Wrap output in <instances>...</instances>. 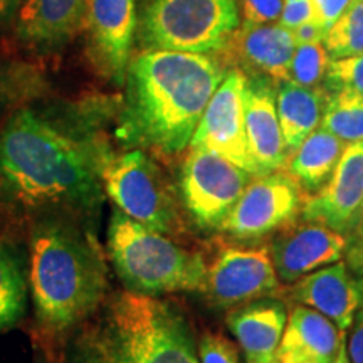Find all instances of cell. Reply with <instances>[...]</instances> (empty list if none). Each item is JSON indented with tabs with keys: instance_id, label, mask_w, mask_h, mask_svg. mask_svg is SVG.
Listing matches in <instances>:
<instances>
[{
	"instance_id": "obj_24",
	"label": "cell",
	"mask_w": 363,
	"mask_h": 363,
	"mask_svg": "<svg viewBox=\"0 0 363 363\" xmlns=\"http://www.w3.org/2000/svg\"><path fill=\"white\" fill-rule=\"evenodd\" d=\"M27 283L24 271L11 247L0 242V331L24 316Z\"/></svg>"
},
{
	"instance_id": "obj_27",
	"label": "cell",
	"mask_w": 363,
	"mask_h": 363,
	"mask_svg": "<svg viewBox=\"0 0 363 363\" xmlns=\"http://www.w3.org/2000/svg\"><path fill=\"white\" fill-rule=\"evenodd\" d=\"M330 61L331 57L323 43L299 44L289 62L288 81L306 88H316L325 79Z\"/></svg>"
},
{
	"instance_id": "obj_2",
	"label": "cell",
	"mask_w": 363,
	"mask_h": 363,
	"mask_svg": "<svg viewBox=\"0 0 363 363\" xmlns=\"http://www.w3.org/2000/svg\"><path fill=\"white\" fill-rule=\"evenodd\" d=\"M225 74L207 54L143 49L126 71L120 138L163 155L184 152Z\"/></svg>"
},
{
	"instance_id": "obj_1",
	"label": "cell",
	"mask_w": 363,
	"mask_h": 363,
	"mask_svg": "<svg viewBox=\"0 0 363 363\" xmlns=\"http://www.w3.org/2000/svg\"><path fill=\"white\" fill-rule=\"evenodd\" d=\"M111 153L30 108L0 128V219L17 224L65 217L89 225L103 202Z\"/></svg>"
},
{
	"instance_id": "obj_28",
	"label": "cell",
	"mask_w": 363,
	"mask_h": 363,
	"mask_svg": "<svg viewBox=\"0 0 363 363\" xmlns=\"http://www.w3.org/2000/svg\"><path fill=\"white\" fill-rule=\"evenodd\" d=\"M325 84L330 93L350 91L363 96V54L331 59L325 76Z\"/></svg>"
},
{
	"instance_id": "obj_3",
	"label": "cell",
	"mask_w": 363,
	"mask_h": 363,
	"mask_svg": "<svg viewBox=\"0 0 363 363\" xmlns=\"http://www.w3.org/2000/svg\"><path fill=\"white\" fill-rule=\"evenodd\" d=\"M88 225L65 217L35 222L29 239V286L35 323L49 342L62 338L101 305L108 278Z\"/></svg>"
},
{
	"instance_id": "obj_20",
	"label": "cell",
	"mask_w": 363,
	"mask_h": 363,
	"mask_svg": "<svg viewBox=\"0 0 363 363\" xmlns=\"http://www.w3.org/2000/svg\"><path fill=\"white\" fill-rule=\"evenodd\" d=\"M345 335L321 313L294 305L276 357L279 363H335Z\"/></svg>"
},
{
	"instance_id": "obj_14",
	"label": "cell",
	"mask_w": 363,
	"mask_h": 363,
	"mask_svg": "<svg viewBox=\"0 0 363 363\" xmlns=\"http://www.w3.org/2000/svg\"><path fill=\"white\" fill-rule=\"evenodd\" d=\"M301 216L340 234L357 229L363 216V142L347 145L325 187L305 197Z\"/></svg>"
},
{
	"instance_id": "obj_34",
	"label": "cell",
	"mask_w": 363,
	"mask_h": 363,
	"mask_svg": "<svg viewBox=\"0 0 363 363\" xmlns=\"http://www.w3.org/2000/svg\"><path fill=\"white\" fill-rule=\"evenodd\" d=\"M291 30H293L294 40H296V45L323 43L325 35H326V30L315 21L305 22V24L294 27V29H291Z\"/></svg>"
},
{
	"instance_id": "obj_7",
	"label": "cell",
	"mask_w": 363,
	"mask_h": 363,
	"mask_svg": "<svg viewBox=\"0 0 363 363\" xmlns=\"http://www.w3.org/2000/svg\"><path fill=\"white\" fill-rule=\"evenodd\" d=\"M104 192L125 216L162 234H179L182 217L172 185L142 150L110 157L103 170Z\"/></svg>"
},
{
	"instance_id": "obj_36",
	"label": "cell",
	"mask_w": 363,
	"mask_h": 363,
	"mask_svg": "<svg viewBox=\"0 0 363 363\" xmlns=\"http://www.w3.org/2000/svg\"><path fill=\"white\" fill-rule=\"evenodd\" d=\"M335 363H352L350 357H348V350H347V335H345L342 340V345H340V350H338V357L337 362Z\"/></svg>"
},
{
	"instance_id": "obj_21",
	"label": "cell",
	"mask_w": 363,
	"mask_h": 363,
	"mask_svg": "<svg viewBox=\"0 0 363 363\" xmlns=\"http://www.w3.org/2000/svg\"><path fill=\"white\" fill-rule=\"evenodd\" d=\"M345 148L347 143L320 126L289 153L283 169L296 182L303 194L313 195L320 192L333 175Z\"/></svg>"
},
{
	"instance_id": "obj_19",
	"label": "cell",
	"mask_w": 363,
	"mask_h": 363,
	"mask_svg": "<svg viewBox=\"0 0 363 363\" xmlns=\"http://www.w3.org/2000/svg\"><path fill=\"white\" fill-rule=\"evenodd\" d=\"M286 323L288 310L276 296L242 303L227 315V326L238 340L246 363L276 358Z\"/></svg>"
},
{
	"instance_id": "obj_10",
	"label": "cell",
	"mask_w": 363,
	"mask_h": 363,
	"mask_svg": "<svg viewBox=\"0 0 363 363\" xmlns=\"http://www.w3.org/2000/svg\"><path fill=\"white\" fill-rule=\"evenodd\" d=\"M247 76L227 71L199 121L190 147H202L257 177L246 133Z\"/></svg>"
},
{
	"instance_id": "obj_6",
	"label": "cell",
	"mask_w": 363,
	"mask_h": 363,
	"mask_svg": "<svg viewBox=\"0 0 363 363\" xmlns=\"http://www.w3.org/2000/svg\"><path fill=\"white\" fill-rule=\"evenodd\" d=\"M240 24L235 0H152L140 21L145 49L217 52Z\"/></svg>"
},
{
	"instance_id": "obj_29",
	"label": "cell",
	"mask_w": 363,
	"mask_h": 363,
	"mask_svg": "<svg viewBox=\"0 0 363 363\" xmlns=\"http://www.w3.org/2000/svg\"><path fill=\"white\" fill-rule=\"evenodd\" d=\"M201 363H239V348L220 333H206L199 343Z\"/></svg>"
},
{
	"instance_id": "obj_18",
	"label": "cell",
	"mask_w": 363,
	"mask_h": 363,
	"mask_svg": "<svg viewBox=\"0 0 363 363\" xmlns=\"http://www.w3.org/2000/svg\"><path fill=\"white\" fill-rule=\"evenodd\" d=\"M88 0H24L16 16V35L35 51H56L83 30Z\"/></svg>"
},
{
	"instance_id": "obj_13",
	"label": "cell",
	"mask_w": 363,
	"mask_h": 363,
	"mask_svg": "<svg viewBox=\"0 0 363 363\" xmlns=\"http://www.w3.org/2000/svg\"><path fill=\"white\" fill-rule=\"evenodd\" d=\"M294 49L296 40L293 30L279 22H244L230 33L216 57L224 67L230 66L246 76H259L281 84L288 81V67Z\"/></svg>"
},
{
	"instance_id": "obj_11",
	"label": "cell",
	"mask_w": 363,
	"mask_h": 363,
	"mask_svg": "<svg viewBox=\"0 0 363 363\" xmlns=\"http://www.w3.org/2000/svg\"><path fill=\"white\" fill-rule=\"evenodd\" d=\"M83 30L94 71L123 84L136 30L135 0H88Z\"/></svg>"
},
{
	"instance_id": "obj_8",
	"label": "cell",
	"mask_w": 363,
	"mask_h": 363,
	"mask_svg": "<svg viewBox=\"0 0 363 363\" xmlns=\"http://www.w3.org/2000/svg\"><path fill=\"white\" fill-rule=\"evenodd\" d=\"M252 179L211 150L190 147L180 172L182 201L201 229L219 230Z\"/></svg>"
},
{
	"instance_id": "obj_35",
	"label": "cell",
	"mask_w": 363,
	"mask_h": 363,
	"mask_svg": "<svg viewBox=\"0 0 363 363\" xmlns=\"http://www.w3.org/2000/svg\"><path fill=\"white\" fill-rule=\"evenodd\" d=\"M22 2L24 0H0V24H7L16 19Z\"/></svg>"
},
{
	"instance_id": "obj_25",
	"label": "cell",
	"mask_w": 363,
	"mask_h": 363,
	"mask_svg": "<svg viewBox=\"0 0 363 363\" xmlns=\"http://www.w3.org/2000/svg\"><path fill=\"white\" fill-rule=\"evenodd\" d=\"M320 126L347 145L363 142V96L350 91L330 93Z\"/></svg>"
},
{
	"instance_id": "obj_5",
	"label": "cell",
	"mask_w": 363,
	"mask_h": 363,
	"mask_svg": "<svg viewBox=\"0 0 363 363\" xmlns=\"http://www.w3.org/2000/svg\"><path fill=\"white\" fill-rule=\"evenodd\" d=\"M108 251L128 291L158 296L206 288L207 264L202 254L130 219L120 208L113 212L108 227Z\"/></svg>"
},
{
	"instance_id": "obj_16",
	"label": "cell",
	"mask_w": 363,
	"mask_h": 363,
	"mask_svg": "<svg viewBox=\"0 0 363 363\" xmlns=\"http://www.w3.org/2000/svg\"><path fill=\"white\" fill-rule=\"evenodd\" d=\"M289 294L296 305L311 308L328 318L347 333L362 308V284L353 278L345 262L337 261L293 283Z\"/></svg>"
},
{
	"instance_id": "obj_31",
	"label": "cell",
	"mask_w": 363,
	"mask_h": 363,
	"mask_svg": "<svg viewBox=\"0 0 363 363\" xmlns=\"http://www.w3.org/2000/svg\"><path fill=\"white\" fill-rule=\"evenodd\" d=\"M310 21H315V11H313L311 0H284L283 11H281L278 19L281 26L294 29V27Z\"/></svg>"
},
{
	"instance_id": "obj_22",
	"label": "cell",
	"mask_w": 363,
	"mask_h": 363,
	"mask_svg": "<svg viewBox=\"0 0 363 363\" xmlns=\"http://www.w3.org/2000/svg\"><path fill=\"white\" fill-rule=\"evenodd\" d=\"M328 93L321 86L306 88L289 81L278 84L276 110L288 153L296 150L316 128H320Z\"/></svg>"
},
{
	"instance_id": "obj_4",
	"label": "cell",
	"mask_w": 363,
	"mask_h": 363,
	"mask_svg": "<svg viewBox=\"0 0 363 363\" xmlns=\"http://www.w3.org/2000/svg\"><path fill=\"white\" fill-rule=\"evenodd\" d=\"M96 353L106 363H201L185 316L170 303L128 289L108 306Z\"/></svg>"
},
{
	"instance_id": "obj_33",
	"label": "cell",
	"mask_w": 363,
	"mask_h": 363,
	"mask_svg": "<svg viewBox=\"0 0 363 363\" xmlns=\"http://www.w3.org/2000/svg\"><path fill=\"white\" fill-rule=\"evenodd\" d=\"M347 350L352 363H363V308L357 311L347 337Z\"/></svg>"
},
{
	"instance_id": "obj_17",
	"label": "cell",
	"mask_w": 363,
	"mask_h": 363,
	"mask_svg": "<svg viewBox=\"0 0 363 363\" xmlns=\"http://www.w3.org/2000/svg\"><path fill=\"white\" fill-rule=\"evenodd\" d=\"M276 89L278 84L271 79L247 76L246 133L257 177L281 170L289 157L276 110Z\"/></svg>"
},
{
	"instance_id": "obj_15",
	"label": "cell",
	"mask_w": 363,
	"mask_h": 363,
	"mask_svg": "<svg viewBox=\"0 0 363 363\" xmlns=\"http://www.w3.org/2000/svg\"><path fill=\"white\" fill-rule=\"evenodd\" d=\"M348 240L330 227L305 220L283 227L271 239L269 254L281 283L293 284L303 276L340 261Z\"/></svg>"
},
{
	"instance_id": "obj_40",
	"label": "cell",
	"mask_w": 363,
	"mask_h": 363,
	"mask_svg": "<svg viewBox=\"0 0 363 363\" xmlns=\"http://www.w3.org/2000/svg\"><path fill=\"white\" fill-rule=\"evenodd\" d=\"M360 227H362V229H363V220L360 222V225H358V227H357V229H360ZM362 238H363V233H362ZM362 246H363V244H362Z\"/></svg>"
},
{
	"instance_id": "obj_23",
	"label": "cell",
	"mask_w": 363,
	"mask_h": 363,
	"mask_svg": "<svg viewBox=\"0 0 363 363\" xmlns=\"http://www.w3.org/2000/svg\"><path fill=\"white\" fill-rule=\"evenodd\" d=\"M48 83L38 66L0 57V116L43 96Z\"/></svg>"
},
{
	"instance_id": "obj_37",
	"label": "cell",
	"mask_w": 363,
	"mask_h": 363,
	"mask_svg": "<svg viewBox=\"0 0 363 363\" xmlns=\"http://www.w3.org/2000/svg\"><path fill=\"white\" fill-rule=\"evenodd\" d=\"M86 363H106V362H104V360H103V358H101V357H99L96 352H94V355H93V357H91V358H89V360H88V362H86Z\"/></svg>"
},
{
	"instance_id": "obj_38",
	"label": "cell",
	"mask_w": 363,
	"mask_h": 363,
	"mask_svg": "<svg viewBox=\"0 0 363 363\" xmlns=\"http://www.w3.org/2000/svg\"><path fill=\"white\" fill-rule=\"evenodd\" d=\"M262 363H279V360H278V357H276V358H272V360H267V362H262Z\"/></svg>"
},
{
	"instance_id": "obj_30",
	"label": "cell",
	"mask_w": 363,
	"mask_h": 363,
	"mask_svg": "<svg viewBox=\"0 0 363 363\" xmlns=\"http://www.w3.org/2000/svg\"><path fill=\"white\" fill-rule=\"evenodd\" d=\"M284 0H239L244 22L269 24L278 22Z\"/></svg>"
},
{
	"instance_id": "obj_26",
	"label": "cell",
	"mask_w": 363,
	"mask_h": 363,
	"mask_svg": "<svg viewBox=\"0 0 363 363\" xmlns=\"http://www.w3.org/2000/svg\"><path fill=\"white\" fill-rule=\"evenodd\" d=\"M331 59L363 54V0H352L323 40Z\"/></svg>"
},
{
	"instance_id": "obj_39",
	"label": "cell",
	"mask_w": 363,
	"mask_h": 363,
	"mask_svg": "<svg viewBox=\"0 0 363 363\" xmlns=\"http://www.w3.org/2000/svg\"><path fill=\"white\" fill-rule=\"evenodd\" d=\"M357 259H358V261H360V262H362V264H363V252H358Z\"/></svg>"
},
{
	"instance_id": "obj_12",
	"label": "cell",
	"mask_w": 363,
	"mask_h": 363,
	"mask_svg": "<svg viewBox=\"0 0 363 363\" xmlns=\"http://www.w3.org/2000/svg\"><path fill=\"white\" fill-rule=\"evenodd\" d=\"M203 291L220 308H234L252 299L279 296L281 281L266 247H225L207 267Z\"/></svg>"
},
{
	"instance_id": "obj_32",
	"label": "cell",
	"mask_w": 363,
	"mask_h": 363,
	"mask_svg": "<svg viewBox=\"0 0 363 363\" xmlns=\"http://www.w3.org/2000/svg\"><path fill=\"white\" fill-rule=\"evenodd\" d=\"M352 0H311L315 11V22H318L325 30L337 22L342 13L347 11Z\"/></svg>"
},
{
	"instance_id": "obj_9",
	"label": "cell",
	"mask_w": 363,
	"mask_h": 363,
	"mask_svg": "<svg viewBox=\"0 0 363 363\" xmlns=\"http://www.w3.org/2000/svg\"><path fill=\"white\" fill-rule=\"evenodd\" d=\"M306 195L281 169L249 182L220 233L238 240H257L293 224L301 214Z\"/></svg>"
},
{
	"instance_id": "obj_41",
	"label": "cell",
	"mask_w": 363,
	"mask_h": 363,
	"mask_svg": "<svg viewBox=\"0 0 363 363\" xmlns=\"http://www.w3.org/2000/svg\"><path fill=\"white\" fill-rule=\"evenodd\" d=\"M362 220H363V216H362ZM362 220H360V222H362ZM358 225H360V224H358Z\"/></svg>"
}]
</instances>
